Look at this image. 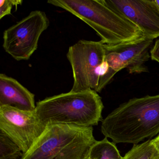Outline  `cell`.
Returning a JSON list of instances; mask_svg holds the SVG:
<instances>
[{
	"label": "cell",
	"instance_id": "6da1fadb",
	"mask_svg": "<svg viewBox=\"0 0 159 159\" xmlns=\"http://www.w3.org/2000/svg\"><path fill=\"white\" fill-rule=\"evenodd\" d=\"M101 132L113 143L136 144L159 134V94L134 98L102 120Z\"/></svg>",
	"mask_w": 159,
	"mask_h": 159
},
{
	"label": "cell",
	"instance_id": "7a4b0ae2",
	"mask_svg": "<svg viewBox=\"0 0 159 159\" xmlns=\"http://www.w3.org/2000/svg\"><path fill=\"white\" fill-rule=\"evenodd\" d=\"M47 2L86 23L96 32L103 44L117 45L145 36L135 25L106 5L103 0H49Z\"/></svg>",
	"mask_w": 159,
	"mask_h": 159
},
{
	"label": "cell",
	"instance_id": "3957f363",
	"mask_svg": "<svg viewBox=\"0 0 159 159\" xmlns=\"http://www.w3.org/2000/svg\"><path fill=\"white\" fill-rule=\"evenodd\" d=\"M104 105L93 90L60 94L36 104L35 111L43 125L56 124L93 127L102 121Z\"/></svg>",
	"mask_w": 159,
	"mask_h": 159
},
{
	"label": "cell",
	"instance_id": "277c9868",
	"mask_svg": "<svg viewBox=\"0 0 159 159\" xmlns=\"http://www.w3.org/2000/svg\"><path fill=\"white\" fill-rule=\"evenodd\" d=\"M93 127L56 124L45 130L21 159H89L97 140Z\"/></svg>",
	"mask_w": 159,
	"mask_h": 159
},
{
	"label": "cell",
	"instance_id": "5b68a950",
	"mask_svg": "<svg viewBox=\"0 0 159 159\" xmlns=\"http://www.w3.org/2000/svg\"><path fill=\"white\" fill-rule=\"evenodd\" d=\"M67 57L73 73L71 92L100 93L111 80L105 46L101 41H79L69 48Z\"/></svg>",
	"mask_w": 159,
	"mask_h": 159
},
{
	"label": "cell",
	"instance_id": "8992f818",
	"mask_svg": "<svg viewBox=\"0 0 159 159\" xmlns=\"http://www.w3.org/2000/svg\"><path fill=\"white\" fill-rule=\"evenodd\" d=\"M49 25L45 12L33 11L4 31L3 49L16 61L28 60L38 49L40 38Z\"/></svg>",
	"mask_w": 159,
	"mask_h": 159
},
{
	"label": "cell",
	"instance_id": "52a82bcc",
	"mask_svg": "<svg viewBox=\"0 0 159 159\" xmlns=\"http://www.w3.org/2000/svg\"><path fill=\"white\" fill-rule=\"evenodd\" d=\"M35 111L21 110L10 106L0 107V131L26 152L45 130Z\"/></svg>",
	"mask_w": 159,
	"mask_h": 159
},
{
	"label": "cell",
	"instance_id": "ba28073f",
	"mask_svg": "<svg viewBox=\"0 0 159 159\" xmlns=\"http://www.w3.org/2000/svg\"><path fill=\"white\" fill-rule=\"evenodd\" d=\"M153 39L144 36L134 41L115 45L104 44L106 60L111 78L124 68L130 74L148 72L145 63L150 57L149 52Z\"/></svg>",
	"mask_w": 159,
	"mask_h": 159
},
{
	"label": "cell",
	"instance_id": "9c48e42d",
	"mask_svg": "<svg viewBox=\"0 0 159 159\" xmlns=\"http://www.w3.org/2000/svg\"><path fill=\"white\" fill-rule=\"evenodd\" d=\"M103 2L135 25L144 36L159 37V7L155 0H103Z\"/></svg>",
	"mask_w": 159,
	"mask_h": 159
},
{
	"label": "cell",
	"instance_id": "30bf717a",
	"mask_svg": "<svg viewBox=\"0 0 159 159\" xmlns=\"http://www.w3.org/2000/svg\"><path fill=\"white\" fill-rule=\"evenodd\" d=\"M10 106L21 110L33 111L36 107L35 95L18 81L0 74V107Z\"/></svg>",
	"mask_w": 159,
	"mask_h": 159
},
{
	"label": "cell",
	"instance_id": "8fae6325",
	"mask_svg": "<svg viewBox=\"0 0 159 159\" xmlns=\"http://www.w3.org/2000/svg\"><path fill=\"white\" fill-rule=\"evenodd\" d=\"M89 159H123L113 142H111L105 137L100 141H97L92 147Z\"/></svg>",
	"mask_w": 159,
	"mask_h": 159
},
{
	"label": "cell",
	"instance_id": "7c38bea8",
	"mask_svg": "<svg viewBox=\"0 0 159 159\" xmlns=\"http://www.w3.org/2000/svg\"><path fill=\"white\" fill-rule=\"evenodd\" d=\"M123 159H159V151L152 140L134 144L123 157Z\"/></svg>",
	"mask_w": 159,
	"mask_h": 159
},
{
	"label": "cell",
	"instance_id": "4fadbf2b",
	"mask_svg": "<svg viewBox=\"0 0 159 159\" xmlns=\"http://www.w3.org/2000/svg\"><path fill=\"white\" fill-rule=\"evenodd\" d=\"M23 154L18 145L0 131V159H19Z\"/></svg>",
	"mask_w": 159,
	"mask_h": 159
},
{
	"label": "cell",
	"instance_id": "5bb4252c",
	"mask_svg": "<svg viewBox=\"0 0 159 159\" xmlns=\"http://www.w3.org/2000/svg\"><path fill=\"white\" fill-rule=\"evenodd\" d=\"M21 0H1L0 1V19L6 16L11 14V11L14 7L17 8L18 5H22Z\"/></svg>",
	"mask_w": 159,
	"mask_h": 159
},
{
	"label": "cell",
	"instance_id": "9a60e30c",
	"mask_svg": "<svg viewBox=\"0 0 159 159\" xmlns=\"http://www.w3.org/2000/svg\"><path fill=\"white\" fill-rule=\"evenodd\" d=\"M150 53L151 59L159 63V39L155 42Z\"/></svg>",
	"mask_w": 159,
	"mask_h": 159
},
{
	"label": "cell",
	"instance_id": "2e32d148",
	"mask_svg": "<svg viewBox=\"0 0 159 159\" xmlns=\"http://www.w3.org/2000/svg\"><path fill=\"white\" fill-rule=\"evenodd\" d=\"M152 143L154 144V145H155V147H156L157 149L159 151V134L155 139H152Z\"/></svg>",
	"mask_w": 159,
	"mask_h": 159
},
{
	"label": "cell",
	"instance_id": "e0dca14e",
	"mask_svg": "<svg viewBox=\"0 0 159 159\" xmlns=\"http://www.w3.org/2000/svg\"><path fill=\"white\" fill-rule=\"evenodd\" d=\"M155 2H156V3H157V5H158V6H159V0H157V1H156V0H155Z\"/></svg>",
	"mask_w": 159,
	"mask_h": 159
}]
</instances>
